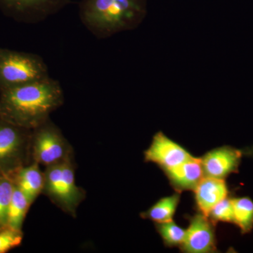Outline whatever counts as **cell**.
I'll list each match as a JSON object with an SVG mask.
<instances>
[{"mask_svg":"<svg viewBox=\"0 0 253 253\" xmlns=\"http://www.w3.org/2000/svg\"><path fill=\"white\" fill-rule=\"evenodd\" d=\"M198 207L202 214L208 216L212 208L228 194L227 187L223 179L205 176L194 190Z\"/></svg>","mask_w":253,"mask_h":253,"instance_id":"obj_11","label":"cell"},{"mask_svg":"<svg viewBox=\"0 0 253 253\" xmlns=\"http://www.w3.org/2000/svg\"><path fill=\"white\" fill-rule=\"evenodd\" d=\"M44 191L63 211L75 215L84 194L83 189L76 185L71 158L46 167Z\"/></svg>","mask_w":253,"mask_h":253,"instance_id":"obj_4","label":"cell"},{"mask_svg":"<svg viewBox=\"0 0 253 253\" xmlns=\"http://www.w3.org/2000/svg\"><path fill=\"white\" fill-rule=\"evenodd\" d=\"M181 246L184 252L189 253H211L215 251L214 229L207 216L196 214L191 218L185 239Z\"/></svg>","mask_w":253,"mask_h":253,"instance_id":"obj_8","label":"cell"},{"mask_svg":"<svg viewBox=\"0 0 253 253\" xmlns=\"http://www.w3.org/2000/svg\"><path fill=\"white\" fill-rule=\"evenodd\" d=\"M179 199L180 196L179 194L163 198L150 208L149 211L142 213L141 216L142 217L149 218L157 223L172 221Z\"/></svg>","mask_w":253,"mask_h":253,"instance_id":"obj_15","label":"cell"},{"mask_svg":"<svg viewBox=\"0 0 253 253\" xmlns=\"http://www.w3.org/2000/svg\"><path fill=\"white\" fill-rule=\"evenodd\" d=\"M36 131L33 149L37 163L49 167L70 158L67 141L49 121L36 128Z\"/></svg>","mask_w":253,"mask_h":253,"instance_id":"obj_5","label":"cell"},{"mask_svg":"<svg viewBox=\"0 0 253 253\" xmlns=\"http://www.w3.org/2000/svg\"><path fill=\"white\" fill-rule=\"evenodd\" d=\"M48 77L47 66L38 55L0 51L1 91Z\"/></svg>","mask_w":253,"mask_h":253,"instance_id":"obj_3","label":"cell"},{"mask_svg":"<svg viewBox=\"0 0 253 253\" xmlns=\"http://www.w3.org/2000/svg\"><path fill=\"white\" fill-rule=\"evenodd\" d=\"M234 222L244 232H249L253 226V202L249 198L233 200Z\"/></svg>","mask_w":253,"mask_h":253,"instance_id":"obj_16","label":"cell"},{"mask_svg":"<svg viewBox=\"0 0 253 253\" xmlns=\"http://www.w3.org/2000/svg\"><path fill=\"white\" fill-rule=\"evenodd\" d=\"M157 230L165 244L169 246H181L185 239L186 230L176 225L173 220L158 223Z\"/></svg>","mask_w":253,"mask_h":253,"instance_id":"obj_18","label":"cell"},{"mask_svg":"<svg viewBox=\"0 0 253 253\" xmlns=\"http://www.w3.org/2000/svg\"><path fill=\"white\" fill-rule=\"evenodd\" d=\"M21 231L9 229L0 231V253H4L17 247L22 242Z\"/></svg>","mask_w":253,"mask_h":253,"instance_id":"obj_20","label":"cell"},{"mask_svg":"<svg viewBox=\"0 0 253 253\" xmlns=\"http://www.w3.org/2000/svg\"><path fill=\"white\" fill-rule=\"evenodd\" d=\"M31 204L22 191L15 185L8 210L7 228L21 231L23 220Z\"/></svg>","mask_w":253,"mask_h":253,"instance_id":"obj_14","label":"cell"},{"mask_svg":"<svg viewBox=\"0 0 253 253\" xmlns=\"http://www.w3.org/2000/svg\"><path fill=\"white\" fill-rule=\"evenodd\" d=\"M192 157L185 149L161 131L155 134L151 146L145 151L146 161L156 163L164 170L175 167Z\"/></svg>","mask_w":253,"mask_h":253,"instance_id":"obj_6","label":"cell"},{"mask_svg":"<svg viewBox=\"0 0 253 253\" xmlns=\"http://www.w3.org/2000/svg\"><path fill=\"white\" fill-rule=\"evenodd\" d=\"M61 84L50 77L2 91L0 116L14 126L34 129L49 121L63 103Z\"/></svg>","mask_w":253,"mask_h":253,"instance_id":"obj_1","label":"cell"},{"mask_svg":"<svg viewBox=\"0 0 253 253\" xmlns=\"http://www.w3.org/2000/svg\"><path fill=\"white\" fill-rule=\"evenodd\" d=\"M208 217H211L212 222H234L233 200L226 198L221 200L212 208Z\"/></svg>","mask_w":253,"mask_h":253,"instance_id":"obj_19","label":"cell"},{"mask_svg":"<svg viewBox=\"0 0 253 253\" xmlns=\"http://www.w3.org/2000/svg\"><path fill=\"white\" fill-rule=\"evenodd\" d=\"M241 157L239 151L225 146L210 151L201 159L205 176L224 179L236 171Z\"/></svg>","mask_w":253,"mask_h":253,"instance_id":"obj_9","label":"cell"},{"mask_svg":"<svg viewBox=\"0 0 253 253\" xmlns=\"http://www.w3.org/2000/svg\"><path fill=\"white\" fill-rule=\"evenodd\" d=\"M71 0H0V6L14 14L40 22L61 11Z\"/></svg>","mask_w":253,"mask_h":253,"instance_id":"obj_7","label":"cell"},{"mask_svg":"<svg viewBox=\"0 0 253 253\" xmlns=\"http://www.w3.org/2000/svg\"><path fill=\"white\" fill-rule=\"evenodd\" d=\"M16 186L33 204L44 189V173L42 172L39 164L36 162L22 168L18 172Z\"/></svg>","mask_w":253,"mask_h":253,"instance_id":"obj_12","label":"cell"},{"mask_svg":"<svg viewBox=\"0 0 253 253\" xmlns=\"http://www.w3.org/2000/svg\"><path fill=\"white\" fill-rule=\"evenodd\" d=\"M148 13L147 0H82V23L98 38H108L139 27Z\"/></svg>","mask_w":253,"mask_h":253,"instance_id":"obj_2","label":"cell"},{"mask_svg":"<svg viewBox=\"0 0 253 253\" xmlns=\"http://www.w3.org/2000/svg\"><path fill=\"white\" fill-rule=\"evenodd\" d=\"M164 171L173 187L179 191L196 189L205 176L201 159L194 157Z\"/></svg>","mask_w":253,"mask_h":253,"instance_id":"obj_10","label":"cell"},{"mask_svg":"<svg viewBox=\"0 0 253 253\" xmlns=\"http://www.w3.org/2000/svg\"><path fill=\"white\" fill-rule=\"evenodd\" d=\"M23 144V136L16 126L8 122L0 125V166L17 157Z\"/></svg>","mask_w":253,"mask_h":253,"instance_id":"obj_13","label":"cell"},{"mask_svg":"<svg viewBox=\"0 0 253 253\" xmlns=\"http://www.w3.org/2000/svg\"><path fill=\"white\" fill-rule=\"evenodd\" d=\"M14 186L8 176L0 174V228L7 227L8 210Z\"/></svg>","mask_w":253,"mask_h":253,"instance_id":"obj_17","label":"cell"}]
</instances>
